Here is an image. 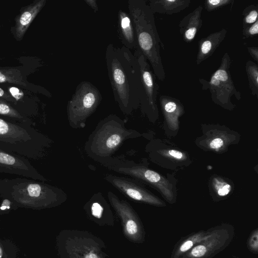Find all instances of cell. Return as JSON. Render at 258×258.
Segmentation results:
<instances>
[{"instance_id": "6da1fadb", "label": "cell", "mask_w": 258, "mask_h": 258, "mask_svg": "<svg viewBox=\"0 0 258 258\" xmlns=\"http://www.w3.org/2000/svg\"><path fill=\"white\" fill-rule=\"evenodd\" d=\"M105 61L114 100L121 111L130 115L140 104L141 75L137 58L125 46L109 43Z\"/></svg>"}, {"instance_id": "7a4b0ae2", "label": "cell", "mask_w": 258, "mask_h": 258, "mask_svg": "<svg viewBox=\"0 0 258 258\" xmlns=\"http://www.w3.org/2000/svg\"><path fill=\"white\" fill-rule=\"evenodd\" d=\"M0 196L18 208L33 210L56 207L68 199L61 188L26 177L0 179Z\"/></svg>"}, {"instance_id": "3957f363", "label": "cell", "mask_w": 258, "mask_h": 258, "mask_svg": "<svg viewBox=\"0 0 258 258\" xmlns=\"http://www.w3.org/2000/svg\"><path fill=\"white\" fill-rule=\"evenodd\" d=\"M140 136L137 131L126 127L124 120L111 114L98 123L85 142L84 150L89 157L105 166L125 141Z\"/></svg>"}, {"instance_id": "277c9868", "label": "cell", "mask_w": 258, "mask_h": 258, "mask_svg": "<svg viewBox=\"0 0 258 258\" xmlns=\"http://www.w3.org/2000/svg\"><path fill=\"white\" fill-rule=\"evenodd\" d=\"M127 4L135 29L137 49L151 65L156 78L163 81L165 73L160 55L162 44L155 25L154 13L145 0H129Z\"/></svg>"}, {"instance_id": "5b68a950", "label": "cell", "mask_w": 258, "mask_h": 258, "mask_svg": "<svg viewBox=\"0 0 258 258\" xmlns=\"http://www.w3.org/2000/svg\"><path fill=\"white\" fill-rule=\"evenodd\" d=\"M52 141L34 126L0 117V149L28 160L43 158Z\"/></svg>"}, {"instance_id": "8992f818", "label": "cell", "mask_w": 258, "mask_h": 258, "mask_svg": "<svg viewBox=\"0 0 258 258\" xmlns=\"http://www.w3.org/2000/svg\"><path fill=\"white\" fill-rule=\"evenodd\" d=\"M60 258H105L104 244L91 233L78 230H63L56 239Z\"/></svg>"}, {"instance_id": "52a82bcc", "label": "cell", "mask_w": 258, "mask_h": 258, "mask_svg": "<svg viewBox=\"0 0 258 258\" xmlns=\"http://www.w3.org/2000/svg\"><path fill=\"white\" fill-rule=\"evenodd\" d=\"M102 99L100 91L92 83L80 82L67 106L70 126L74 129L84 128L87 119L96 110Z\"/></svg>"}, {"instance_id": "ba28073f", "label": "cell", "mask_w": 258, "mask_h": 258, "mask_svg": "<svg viewBox=\"0 0 258 258\" xmlns=\"http://www.w3.org/2000/svg\"><path fill=\"white\" fill-rule=\"evenodd\" d=\"M105 167L152 186L167 200H171L173 199L172 185L169 181L158 172L142 164L134 163L132 161H123L114 158L111 163Z\"/></svg>"}, {"instance_id": "9c48e42d", "label": "cell", "mask_w": 258, "mask_h": 258, "mask_svg": "<svg viewBox=\"0 0 258 258\" xmlns=\"http://www.w3.org/2000/svg\"><path fill=\"white\" fill-rule=\"evenodd\" d=\"M107 198L121 221L125 237L132 242H141L144 237L143 230L140 219L132 206L111 191L107 192Z\"/></svg>"}, {"instance_id": "30bf717a", "label": "cell", "mask_w": 258, "mask_h": 258, "mask_svg": "<svg viewBox=\"0 0 258 258\" xmlns=\"http://www.w3.org/2000/svg\"><path fill=\"white\" fill-rule=\"evenodd\" d=\"M138 61L141 75V92L140 106L144 112H154L156 109V98L159 86L153 70L147 58L136 49L134 53Z\"/></svg>"}, {"instance_id": "8fae6325", "label": "cell", "mask_w": 258, "mask_h": 258, "mask_svg": "<svg viewBox=\"0 0 258 258\" xmlns=\"http://www.w3.org/2000/svg\"><path fill=\"white\" fill-rule=\"evenodd\" d=\"M104 179L130 200L155 206H161L163 204L136 179L110 174H106Z\"/></svg>"}, {"instance_id": "7c38bea8", "label": "cell", "mask_w": 258, "mask_h": 258, "mask_svg": "<svg viewBox=\"0 0 258 258\" xmlns=\"http://www.w3.org/2000/svg\"><path fill=\"white\" fill-rule=\"evenodd\" d=\"M0 173L22 176L46 182L48 180L31 164L29 160L0 149Z\"/></svg>"}, {"instance_id": "4fadbf2b", "label": "cell", "mask_w": 258, "mask_h": 258, "mask_svg": "<svg viewBox=\"0 0 258 258\" xmlns=\"http://www.w3.org/2000/svg\"><path fill=\"white\" fill-rule=\"evenodd\" d=\"M222 60L220 68L211 77L210 86L212 97L219 101L225 102L232 95L237 97L239 93L236 90L229 71L230 60L227 54Z\"/></svg>"}, {"instance_id": "5bb4252c", "label": "cell", "mask_w": 258, "mask_h": 258, "mask_svg": "<svg viewBox=\"0 0 258 258\" xmlns=\"http://www.w3.org/2000/svg\"><path fill=\"white\" fill-rule=\"evenodd\" d=\"M88 217L101 226H113L114 217L110 204L100 191L94 194L84 206Z\"/></svg>"}, {"instance_id": "9a60e30c", "label": "cell", "mask_w": 258, "mask_h": 258, "mask_svg": "<svg viewBox=\"0 0 258 258\" xmlns=\"http://www.w3.org/2000/svg\"><path fill=\"white\" fill-rule=\"evenodd\" d=\"M118 31L120 40L130 50L137 48V42L134 26L129 13L119 10L117 14Z\"/></svg>"}, {"instance_id": "2e32d148", "label": "cell", "mask_w": 258, "mask_h": 258, "mask_svg": "<svg viewBox=\"0 0 258 258\" xmlns=\"http://www.w3.org/2000/svg\"><path fill=\"white\" fill-rule=\"evenodd\" d=\"M46 0H37L27 6L16 20L15 34L21 39L28 27L46 4Z\"/></svg>"}, {"instance_id": "e0dca14e", "label": "cell", "mask_w": 258, "mask_h": 258, "mask_svg": "<svg viewBox=\"0 0 258 258\" xmlns=\"http://www.w3.org/2000/svg\"><path fill=\"white\" fill-rule=\"evenodd\" d=\"M202 10V7L199 6L181 21L179 25L180 30L185 41H189L193 40L198 29L202 26V21L201 19Z\"/></svg>"}, {"instance_id": "ac0fdd59", "label": "cell", "mask_w": 258, "mask_h": 258, "mask_svg": "<svg viewBox=\"0 0 258 258\" xmlns=\"http://www.w3.org/2000/svg\"><path fill=\"white\" fill-rule=\"evenodd\" d=\"M226 31L223 29L220 32L211 34L200 41L199 53L197 55V63L211 56L219 44L225 37Z\"/></svg>"}, {"instance_id": "d6986e66", "label": "cell", "mask_w": 258, "mask_h": 258, "mask_svg": "<svg viewBox=\"0 0 258 258\" xmlns=\"http://www.w3.org/2000/svg\"><path fill=\"white\" fill-rule=\"evenodd\" d=\"M148 4L153 13L171 14L180 12L187 8L190 1L162 0L150 1Z\"/></svg>"}, {"instance_id": "ffe728a7", "label": "cell", "mask_w": 258, "mask_h": 258, "mask_svg": "<svg viewBox=\"0 0 258 258\" xmlns=\"http://www.w3.org/2000/svg\"><path fill=\"white\" fill-rule=\"evenodd\" d=\"M0 117L10 121L35 125V122L30 117L17 110L7 101L0 98Z\"/></svg>"}, {"instance_id": "44dd1931", "label": "cell", "mask_w": 258, "mask_h": 258, "mask_svg": "<svg viewBox=\"0 0 258 258\" xmlns=\"http://www.w3.org/2000/svg\"><path fill=\"white\" fill-rule=\"evenodd\" d=\"M9 83L26 86L20 72L16 69H0V83Z\"/></svg>"}, {"instance_id": "7402d4cb", "label": "cell", "mask_w": 258, "mask_h": 258, "mask_svg": "<svg viewBox=\"0 0 258 258\" xmlns=\"http://www.w3.org/2000/svg\"><path fill=\"white\" fill-rule=\"evenodd\" d=\"M256 64L252 61L247 62L246 72L248 75L249 86L253 95H257L258 70Z\"/></svg>"}, {"instance_id": "603a6c76", "label": "cell", "mask_w": 258, "mask_h": 258, "mask_svg": "<svg viewBox=\"0 0 258 258\" xmlns=\"http://www.w3.org/2000/svg\"><path fill=\"white\" fill-rule=\"evenodd\" d=\"M213 183L217 193L220 196H225L227 195L231 190V185L223 180L215 179Z\"/></svg>"}, {"instance_id": "cb8c5ba5", "label": "cell", "mask_w": 258, "mask_h": 258, "mask_svg": "<svg viewBox=\"0 0 258 258\" xmlns=\"http://www.w3.org/2000/svg\"><path fill=\"white\" fill-rule=\"evenodd\" d=\"M231 2L229 0H208L205 2V7L208 11H212L220 7L227 5Z\"/></svg>"}, {"instance_id": "d4e9b609", "label": "cell", "mask_w": 258, "mask_h": 258, "mask_svg": "<svg viewBox=\"0 0 258 258\" xmlns=\"http://www.w3.org/2000/svg\"><path fill=\"white\" fill-rule=\"evenodd\" d=\"M3 201L0 204L1 210L4 214L8 213L11 210H16L18 207L10 200L2 198Z\"/></svg>"}, {"instance_id": "484cf974", "label": "cell", "mask_w": 258, "mask_h": 258, "mask_svg": "<svg viewBox=\"0 0 258 258\" xmlns=\"http://www.w3.org/2000/svg\"><path fill=\"white\" fill-rule=\"evenodd\" d=\"M257 11L256 9L251 10L244 17V21L246 24H250L257 21Z\"/></svg>"}, {"instance_id": "4316f807", "label": "cell", "mask_w": 258, "mask_h": 258, "mask_svg": "<svg viewBox=\"0 0 258 258\" xmlns=\"http://www.w3.org/2000/svg\"><path fill=\"white\" fill-rule=\"evenodd\" d=\"M206 252V247L203 245L195 246L191 251V254L195 257L203 256Z\"/></svg>"}, {"instance_id": "83f0119b", "label": "cell", "mask_w": 258, "mask_h": 258, "mask_svg": "<svg viewBox=\"0 0 258 258\" xmlns=\"http://www.w3.org/2000/svg\"><path fill=\"white\" fill-rule=\"evenodd\" d=\"M165 111L167 113H173L177 109V104L175 101L169 100L163 105Z\"/></svg>"}, {"instance_id": "f1b7e54d", "label": "cell", "mask_w": 258, "mask_h": 258, "mask_svg": "<svg viewBox=\"0 0 258 258\" xmlns=\"http://www.w3.org/2000/svg\"><path fill=\"white\" fill-rule=\"evenodd\" d=\"M9 91L11 93V95L15 99L17 102L21 100L23 97L22 92L17 88L11 87L10 88Z\"/></svg>"}, {"instance_id": "f546056e", "label": "cell", "mask_w": 258, "mask_h": 258, "mask_svg": "<svg viewBox=\"0 0 258 258\" xmlns=\"http://www.w3.org/2000/svg\"><path fill=\"white\" fill-rule=\"evenodd\" d=\"M0 98L7 102H12L14 105H17V101L10 94L4 91L1 88H0Z\"/></svg>"}, {"instance_id": "4dcf8cb0", "label": "cell", "mask_w": 258, "mask_h": 258, "mask_svg": "<svg viewBox=\"0 0 258 258\" xmlns=\"http://www.w3.org/2000/svg\"><path fill=\"white\" fill-rule=\"evenodd\" d=\"M224 144L223 140L219 138H215L209 143L210 148L213 149H218L223 146Z\"/></svg>"}, {"instance_id": "1f68e13d", "label": "cell", "mask_w": 258, "mask_h": 258, "mask_svg": "<svg viewBox=\"0 0 258 258\" xmlns=\"http://www.w3.org/2000/svg\"><path fill=\"white\" fill-rule=\"evenodd\" d=\"M258 33V21L254 23L246 31V36H253Z\"/></svg>"}, {"instance_id": "d6a6232c", "label": "cell", "mask_w": 258, "mask_h": 258, "mask_svg": "<svg viewBox=\"0 0 258 258\" xmlns=\"http://www.w3.org/2000/svg\"><path fill=\"white\" fill-rule=\"evenodd\" d=\"M168 154L170 156L176 159H181L183 157V154L181 152L175 150H169Z\"/></svg>"}, {"instance_id": "836d02e7", "label": "cell", "mask_w": 258, "mask_h": 258, "mask_svg": "<svg viewBox=\"0 0 258 258\" xmlns=\"http://www.w3.org/2000/svg\"><path fill=\"white\" fill-rule=\"evenodd\" d=\"M193 245V242L191 240H187L184 242L180 247L181 252H185L189 250Z\"/></svg>"}, {"instance_id": "e575fe53", "label": "cell", "mask_w": 258, "mask_h": 258, "mask_svg": "<svg viewBox=\"0 0 258 258\" xmlns=\"http://www.w3.org/2000/svg\"><path fill=\"white\" fill-rule=\"evenodd\" d=\"M84 2L93 9L95 13H97L99 11L96 0H85Z\"/></svg>"}, {"instance_id": "d590c367", "label": "cell", "mask_w": 258, "mask_h": 258, "mask_svg": "<svg viewBox=\"0 0 258 258\" xmlns=\"http://www.w3.org/2000/svg\"><path fill=\"white\" fill-rule=\"evenodd\" d=\"M6 255L4 246L0 242V258H4Z\"/></svg>"}, {"instance_id": "8d00e7d4", "label": "cell", "mask_w": 258, "mask_h": 258, "mask_svg": "<svg viewBox=\"0 0 258 258\" xmlns=\"http://www.w3.org/2000/svg\"><path fill=\"white\" fill-rule=\"evenodd\" d=\"M2 214H3V213H2V212L1 210V207H0V215H2Z\"/></svg>"}]
</instances>
